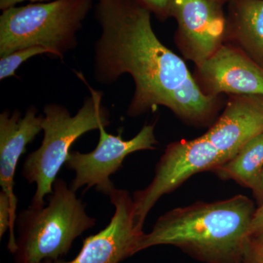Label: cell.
Segmentation results:
<instances>
[{"mask_svg": "<svg viewBox=\"0 0 263 263\" xmlns=\"http://www.w3.org/2000/svg\"><path fill=\"white\" fill-rule=\"evenodd\" d=\"M91 95L85 99L77 114L71 116L62 105L50 103L43 108V139L41 146L27 156L22 175L29 183L36 184L30 206L40 209L46 205L45 197L53 193L57 175L65 164L71 146L85 133L110 124V113L102 105L103 92L88 85Z\"/></svg>", "mask_w": 263, "mask_h": 263, "instance_id": "4", "label": "cell"}, {"mask_svg": "<svg viewBox=\"0 0 263 263\" xmlns=\"http://www.w3.org/2000/svg\"><path fill=\"white\" fill-rule=\"evenodd\" d=\"M263 171V134L246 143L230 160L212 172L221 180H233L252 191L258 184Z\"/></svg>", "mask_w": 263, "mask_h": 263, "instance_id": "14", "label": "cell"}, {"mask_svg": "<svg viewBox=\"0 0 263 263\" xmlns=\"http://www.w3.org/2000/svg\"><path fill=\"white\" fill-rule=\"evenodd\" d=\"M109 197L115 212L106 228L86 238L72 260L60 259L44 263H120L138 253L145 233L135 226L133 197L127 190L117 188Z\"/></svg>", "mask_w": 263, "mask_h": 263, "instance_id": "9", "label": "cell"}, {"mask_svg": "<svg viewBox=\"0 0 263 263\" xmlns=\"http://www.w3.org/2000/svg\"><path fill=\"white\" fill-rule=\"evenodd\" d=\"M224 43L263 68V0H228Z\"/></svg>", "mask_w": 263, "mask_h": 263, "instance_id": "13", "label": "cell"}, {"mask_svg": "<svg viewBox=\"0 0 263 263\" xmlns=\"http://www.w3.org/2000/svg\"><path fill=\"white\" fill-rule=\"evenodd\" d=\"M155 124H146L130 140H124L122 134L113 136L101 127L98 146L89 153L71 152L65 165L74 171L75 179L70 188L76 192L86 186L109 195L115 190L110 176L122 167L123 162L130 154L138 151L154 150L157 142Z\"/></svg>", "mask_w": 263, "mask_h": 263, "instance_id": "7", "label": "cell"}, {"mask_svg": "<svg viewBox=\"0 0 263 263\" xmlns=\"http://www.w3.org/2000/svg\"><path fill=\"white\" fill-rule=\"evenodd\" d=\"M228 0H175L174 41L183 58L195 66L212 57L224 43Z\"/></svg>", "mask_w": 263, "mask_h": 263, "instance_id": "8", "label": "cell"}, {"mask_svg": "<svg viewBox=\"0 0 263 263\" xmlns=\"http://www.w3.org/2000/svg\"><path fill=\"white\" fill-rule=\"evenodd\" d=\"M263 134V95H229L226 106L202 136L226 162L246 143Z\"/></svg>", "mask_w": 263, "mask_h": 263, "instance_id": "11", "label": "cell"}, {"mask_svg": "<svg viewBox=\"0 0 263 263\" xmlns=\"http://www.w3.org/2000/svg\"><path fill=\"white\" fill-rule=\"evenodd\" d=\"M226 162L220 152L203 136L167 145L156 165L152 182L133 195L137 229L143 231L147 215L161 197L175 191L194 175L212 171Z\"/></svg>", "mask_w": 263, "mask_h": 263, "instance_id": "6", "label": "cell"}, {"mask_svg": "<svg viewBox=\"0 0 263 263\" xmlns=\"http://www.w3.org/2000/svg\"><path fill=\"white\" fill-rule=\"evenodd\" d=\"M42 120L34 105L29 107L24 116L17 110L0 114V185L15 209L18 202L14 193L17 165L27 146L43 130Z\"/></svg>", "mask_w": 263, "mask_h": 263, "instance_id": "12", "label": "cell"}, {"mask_svg": "<svg viewBox=\"0 0 263 263\" xmlns=\"http://www.w3.org/2000/svg\"><path fill=\"white\" fill-rule=\"evenodd\" d=\"M194 78L204 95H263V68L239 48L224 43L195 66Z\"/></svg>", "mask_w": 263, "mask_h": 263, "instance_id": "10", "label": "cell"}, {"mask_svg": "<svg viewBox=\"0 0 263 263\" xmlns=\"http://www.w3.org/2000/svg\"><path fill=\"white\" fill-rule=\"evenodd\" d=\"M243 263H263V245L250 242Z\"/></svg>", "mask_w": 263, "mask_h": 263, "instance_id": "18", "label": "cell"}, {"mask_svg": "<svg viewBox=\"0 0 263 263\" xmlns=\"http://www.w3.org/2000/svg\"><path fill=\"white\" fill-rule=\"evenodd\" d=\"M49 54V51L46 48L35 46L17 50L7 56L0 59V79L4 80L8 78L16 76L15 72L22 64L27 62L29 59L37 55Z\"/></svg>", "mask_w": 263, "mask_h": 263, "instance_id": "15", "label": "cell"}, {"mask_svg": "<svg viewBox=\"0 0 263 263\" xmlns=\"http://www.w3.org/2000/svg\"><path fill=\"white\" fill-rule=\"evenodd\" d=\"M256 209L254 202L242 195L176 208L161 216L152 231L144 233L138 252L173 246L202 263H243Z\"/></svg>", "mask_w": 263, "mask_h": 263, "instance_id": "2", "label": "cell"}, {"mask_svg": "<svg viewBox=\"0 0 263 263\" xmlns=\"http://www.w3.org/2000/svg\"><path fill=\"white\" fill-rule=\"evenodd\" d=\"M249 236L251 243L263 245V205L256 209L249 230Z\"/></svg>", "mask_w": 263, "mask_h": 263, "instance_id": "17", "label": "cell"}, {"mask_svg": "<svg viewBox=\"0 0 263 263\" xmlns=\"http://www.w3.org/2000/svg\"><path fill=\"white\" fill-rule=\"evenodd\" d=\"M253 195L257 202V207L263 205V171L258 184L253 190Z\"/></svg>", "mask_w": 263, "mask_h": 263, "instance_id": "19", "label": "cell"}, {"mask_svg": "<svg viewBox=\"0 0 263 263\" xmlns=\"http://www.w3.org/2000/svg\"><path fill=\"white\" fill-rule=\"evenodd\" d=\"M25 1H30L32 3L34 2H43L47 0H0V9L5 10L11 7L16 6L18 3H23Z\"/></svg>", "mask_w": 263, "mask_h": 263, "instance_id": "20", "label": "cell"}, {"mask_svg": "<svg viewBox=\"0 0 263 263\" xmlns=\"http://www.w3.org/2000/svg\"><path fill=\"white\" fill-rule=\"evenodd\" d=\"M95 224L96 219L88 215L76 192L63 179H57L48 204L40 209L29 206L17 216L14 263L58 260Z\"/></svg>", "mask_w": 263, "mask_h": 263, "instance_id": "3", "label": "cell"}, {"mask_svg": "<svg viewBox=\"0 0 263 263\" xmlns=\"http://www.w3.org/2000/svg\"><path fill=\"white\" fill-rule=\"evenodd\" d=\"M162 22L171 18L175 0H135Z\"/></svg>", "mask_w": 263, "mask_h": 263, "instance_id": "16", "label": "cell"}, {"mask_svg": "<svg viewBox=\"0 0 263 263\" xmlns=\"http://www.w3.org/2000/svg\"><path fill=\"white\" fill-rule=\"evenodd\" d=\"M151 14L135 0H98L101 34L95 44V80L108 85L131 76L136 89L128 117L164 106L190 125H209L222 106L221 97L202 92L183 59L156 35Z\"/></svg>", "mask_w": 263, "mask_h": 263, "instance_id": "1", "label": "cell"}, {"mask_svg": "<svg viewBox=\"0 0 263 263\" xmlns=\"http://www.w3.org/2000/svg\"><path fill=\"white\" fill-rule=\"evenodd\" d=\"M92 0H53L3 10L0 16V57L39 46L62 60L78 45L77 32Z\"/></svg>", "mask_w": 263, "mask_h": 263, "instance_id": "5", "label": "cell"}]
</instances>
